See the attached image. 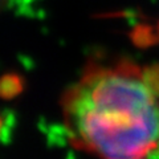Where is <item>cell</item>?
I'll use <instances>...</instances> for the list:
<instances>
[{"instance_id": "7", "label": "cell", "mask_w": 159, "mask_h": 159, "mask_svg": "<svg viewBox=\"0 0 159 159\" xmlns=\"http://www.w3.org/2000/svg\"><path fill=\"white\" fill-rule=\"evenodd\" d=\"M158 34H159V23H158Z\"/></svg>"}, {"instance_id": "5", "label": "cell", "mask_w": 159, "mask_h": 159, "mask_svg": "<svg viewBox=\"0 0 159 159\" xmlns=\"http://www.w3.org/2000/svg\"><path fill=\"white\" fill-rule=\"evenodd\" d=\"M142 80L145 85L150 89V92L159 97V64L148 65L142 70Z\"/></svg>"}, {"instance_id": "1", "label": "cell", "mask_w": 159, "mask_h": 159, "mask_svg": "<svg viewBox=\"0 0 159 159\" xmlns=\"http://www.w3.org/2000/svg\"><path fill=\"white\" fill-rule=\"evenodd\" d=\"M69 141L106 158L148 157L159 142V105L135 62L94 69L66 93Z\"/></svg>"}, {"instance_id": "3", "label": "cell", "mask_w": 159, "mask_h": 159, "mask_svg": "<svg viewBox=\"0 0 159 159\" xmlns=\"http://www.w3.org/2000/svg\"><path fill=\"white\" fill-rule=\"evenodd\" d=\"M25 81L24 78L17 73H6L0 82V94L2 98L6 101L16 98L23 93Z\"/></svg>"}, {"instance_id": "6", "label": "cell", "mask_w": 159, "mask_h": 159, "mask_svg": "<svg viewBox=\"0 0 159 159\" xmlns=\"http://www.w3.org/2000/svg\"><path fill=\"white\" fill-rule=\"evenodd\" d=\"M19 60H20V62L23 64V66L27 70H32V69L34 68V62H33L32 57L25 56V54H19Z\"/></svg>"}, {"instance_id": "4", "label": "cell", "mask_w": 159, "mask_h": 159, "mask_svg": "<svg viewBox=\"0 0 159 159\" xmlns=\"http://www.w3.org/2000/svg\"><path fill=\"white\" fill-rule=\"evenodd\" d=\"M16 126V114L11 109H3L2 111V131H0V138H2L3 145H9L12 139V130Z\"/></svg>"}, {"instance_id": "2", "label": "cell", "mask_w": 159, "mask_h": 159, "mask_svg": "<svg viewBox=\"0 0 159 159\" xmlns=\"http://www.w3.org/2000/svg\"><path fill=\"white\" fill-rule=\"evenodd\" d=\"M131 43L137 48L146 49L157 45L159 43V34L154 32V28L145 23H137L131 27V31L129 32Z\"/></svg>"}]
</instances>
